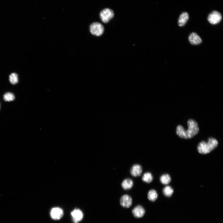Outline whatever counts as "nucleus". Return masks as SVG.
I'll list each match as a JSON object with an SVG mask.
<instances>
[{"mask_svg": "<svg viewBox=\"0 0 223 223\" xmlns=\"http://www.w3.org/2000/svg\"><path fill=\"white\" fill-rule=\"evenodd\" d=\"M9 80L11 83L12 84H15L18 81L17 74L15 73H11L9 76Z\"/></svg>", "mask_w": 223, "mask_h": 223, "instance_id": "a211bd4d", "label": "nucleus"}, {"mask_svg": "<svg viewBox=\"0 0 223 223\" xmlns=\"http://www.w3.org/2000/svg\"><path fill=\"white\" fill-rule=\"evenodd\" d=\"M143 172L142 166L139 164H136L133 165L130 170V173L133 177L140 176Z\"/></svg>", "mask_w": 223, "mask_h": 223, "instance_id": "1a4fd4ad", "label": "nucleus"}, {"mask_svg": "<svg viewBox=\"0 0 223 223\" xmlns=\"http://www.w3.org/2000/svg\"><path fill=\"white\" fill-rule=\"evenodd\" d=\"M160 180L162 184L164 185H167L171 182V178L168 174H165L161 176L160 178Z\"/></svg>", "mask_w": 223, "mask_h": 223, "instance_id": "dca6fc26", "label": "nucleus"}, {"mask_svg": "<svg viewBox=\"0 0 223 223\" xmlns=\"http://www.w3.org/2000/svg\"><path fill=\"white\" fill-rule=\"evenodd\" d=\"M64 214L63 210L58 207L52 208L50 212V215L52 219L55 220H58L63 217Z\"/></svg>", "mask_w": 223, "mask_h": 223, "instance_id": "0eeeda50", "label": "nucleus"}, {"mask_svg": "<svg viewBox=\"0 0 223 223\" xmlns=\"http://www.w3.org/2000/svg\"><path fill=\"white\" fill-rule=\"evenodd\" d=\"M99 16L101 21L106 23L114 17L115 12L112 9L109 8H105L101 11Z\"/></svg>", "mask_w": 223, "mask_h": 223, "instance_id": "7ed1b4c3", "label": "nucleus"}, {"mask_svg": "<svg viewBox=\"0 0 223 223\" xmlns=\"http://www.w3.org/2000/svg\"><path fill=\"white\" fill-rule=\"evenodd\" d=\"M218 145V142L216 139L210 138L207 142L202 141L199 143L197 146V150L200 154H208L215 149Z\"/></svg>", "mask_w": 223, "mask_h": 223, "instance_id": "f03ea898", "label": "nucleus"}, {"mask_svg": "<svg viewBox=\"0 0 223 223\" xmlns=\"http://www.w3.org/2000/svg\"><path fill=\"white\" fill-rule=\"evenodd\" d=\"M132 213L135 218H140L143 216L145 211L143 207L140 206H138L134 208Z\"/></svg>", "mask_w": 223, "mask_h": 223, "instance_id": "9d476101", "label": "nucleus"}, {"mask_svg": "<svg viewBox=\"0 0 223 223\" xmlns=\"http://www.w3.org/2000/svg\"><path fill=\"white\" fill-rule=\"evenodd\" d=\"M188 128L185 130L181 125L178 126L176 128V133L180 138L185 139H190L197 135L199 131V128L197 122L195 120L190 119L188 121Z\"/></svg>", "mask_w": 223, "mask_h": 223, "instance_id": "f257e3e1", "label": "nucleus"}, {"mask_svg": "<svg viewBox=\"0 0 223 223\" xmlns=\"http://www.w3.org/2000/svg\"><path fill=\"white\" fill-rule=\"evenodd\" d=\"M189 15L187 12L182 13L179 18L178 21L179 26L180 27L184 26L189 20Z\"/></svg>", "mask_w": 223, "mask_h": 223, "instance_id": "f8f14e48", "label": "nucleus"}, {"mask_svg": "<svg viewBox=\"0 0 223 223\" xmlns=\"http://www.w3.org/2000/svg\"><path fill=\"white\" fill-rule=\"evenodd\" d=\"M153 177L152 174L149 172L145 173L142 177V180L147 183H150L153 180Z\"/></svg>", "mask_w": 223, "mask_h": 223, "instance_id": "2eb2a0df", "label": "nucleus"}, {"mask_svg": "<svg viewBox=\"0 0 223 223\" xmlns=\"http://www.w3.org/2000/svg\"><path fill=\"white\" fill-rule=\"evenodd\" d=\"M4 99L5 101H13L15 99V97L14 94L12 93L8 92L4 95Z\"/></svg>", "mask_w": 223, "mask_h": 223, "instance_id": "6ab92c4d", "label": "nucleus"}, {"mask_svg": "<svg viewBox=\"0 0 223 223\" xmlns=\"http://www.w3.org/2000/svg\"><path fill=\"white\" fill-rule=\"evenodd\" d=\"M122 187L125 190L131 189L133 187L134 182L131 179L127 178L125 179L122 182Z\"/></svg>", "mask_w": 223, "mask_h": 223, "instance_id": "ddd939ff", "label": "nucleus"}, {"mask_svg": "<svg viewBox=\"0 0 223 223\" xmlns=\"http://www.w3.org/2000/svg\"><path fill=\"white\" fill-rule=\"evenodd\" d=\"M189 41L193 45H197L202 42V40L198 35L195 32L191 33L189 36Z\"/></svg>", "mask_w": 223, "mask_h": 223, "instance_id": "6e6552de", "label": "nucleus"}, {"mask_svg": "<svg viewBox=\"0 0 223 223\" xmlns=\"http://www.w3.org/2000/svg\"><path fill=\"white\" fill-rule=\"evenodd\" d=\"M163 191L165 196L169 197L172 196L173 194L174 190L170 186H167L164 188Z\"/></svg>", "mask_w": 223, "mask_h": 223, "instance_id": "f3484780", "label": "nucleus"}, {"mask_svg": "<svg viewBox=\"0 0 223 223\" xmlns=\"http://www.w3.org/2000/svg\"><path fill=\"white\" fill-rule=\"evenodd\" d=\"M222 18L221 14L217 11H213L208 16V20L212 25H216L219 23Z\"/></svg>", "mask_w": 223, "mask_h": 223, "instance_id": "39448f33", "label": "nucleus"}, {"mask_svg": "<svg viewBox=\"0 0 223 223\" xmlns=\"http://www.w3.org/2000/svg\"><path fill=\"white\" fill-rule=\"evenodd\" d=\"M147 197L148 200L150 201H155L158 197V194L157 191L154 189L150 190L147 194Z\"/></svg>", "mask_w": 223, "mask_h": 223, "instance_id": "4468645a", "label": "nucleus"}, {"mask_svg": "<svg viewBox=\"0 0 223 223\" xmlns=\"http://www.w3.org/2000/svg\"><path fill=\"white\" fill-rule=\"evenodd\" d=\"M90 31L92 35L99 36L101 35L104 32V28L101 23L95 22L92 23L90 26Z\"/></svg>", "mask_w": 223, "mask_h": 223, "instance_id": "20e7f679", "label": "nucleus"}, {"mask_svg": "<svg viewBox=\"0 0 223 223\" xmlns=\"http://www.w3.org/2000/svg\"><path fill=\"white\" fill-rule=\"evenodd\" d=\"M73 221L75 223H78L81 221L83 217L82 212L79 209H75L71 213Z\"/></svg>", "mask_w": 223, "mask_h": 223, "instance_id": "9b49d317", "label": "nucleus"}, {"mask_svg": "<svg viewBox=\"0 0 223 223\" xmlns=\"http://www.w3.org/2000/svg\"><path fill=\"white\" fill-rule=\"evenodd\" d=\"M121 205L123 207L128 208L132 205L133 199L132 197L127 194L122 196L120 199Z\"/></svg>", "mask_w": 223, "mask_h": 223, "instance_id": "423d86ee", "label": "nucleus"}]
</instances>
